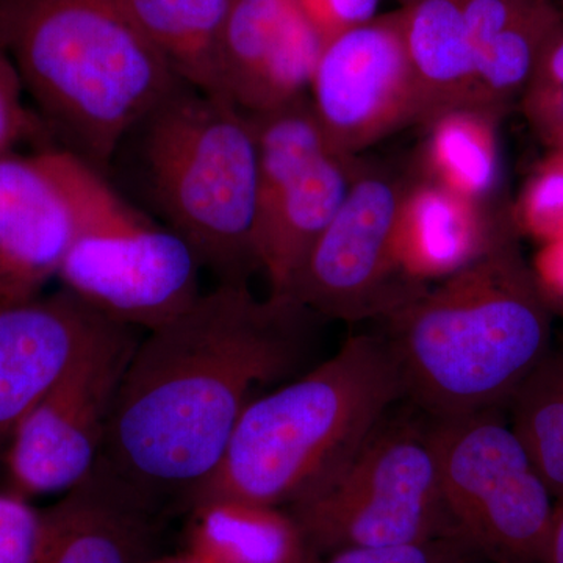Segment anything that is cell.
Returning a JSON list of instances; mask_svg holds the SVG:
<instances>
[{
	"label": "cell",
	"mask_w": 563,
	"mask_h": 563,
	"mask_svg": "<svg viewBox=\"0 0 563 563\" xmlns=\"http://www.w3.org/2000/svg\"><path fill=\"white\" fill-rule=\"evenodd\" d=\"M317 314L250 284H218L133 352L99 463L165 512H187L220 465L252 391L291 380Z\"/></svg>",
	"instance_id": "obj_1"
},
{
	"label": "cell",
	"mask_w": 563,
	"mask_h": 563,
	"mask_svg": "<svg viewBox=\"0 0 563 563\" xmlns=\"http://www.w3.org/2000/svg\"><path fill=\"white\" fill-rule=\"evenodd\" d=\"M551 310L515 239L383 318L406 399L432 420L499 409L551 351Z\"/></svg>",
	"instance_id": "obj_2"
},
{
	"label": "cell",
	"mask_w": 563,
	"mask_h": 563,
	"mask_svg": "<svg viewBox=\"0 0 563 563\" xmlns=\"http://www.w3.org/2000/svg\"><path fill=\"white\" fill-rule=\"evenodd\" d=\"M0 46L52 135L103 176L185 84L111 0H0Z\"/></svg>",
	"instance_id": "obj_3"
},
{
	"label": "cell",
	"mask_w": 563,
	"mask_h": 563,
	"mask_svg": "<svg viewBox=\"0 0 563 563\" xmlns=\"http://www.w3.org/2000/svg\"><path fill=\"white\" fill-rule=\"evenodd\" d=\"M401 399L406 388L387 340L351 336L328 361L252 399L188 510L222 499L285 509L350 462Z\"/></svg>",
	"instance_id": "obj_4"
},
{
	"label": "cell",
	"mask_w": 563,
	"mask_h": 563,
	"mask_svg": "<svg viewBox=\"0 0 563 563\" xmlns=\"http://www.w3.org/2000/svg\"><path fill=\"white\" fill-rule=\"evenodd\" d=\"M150 198L218 284H250L257 257L261 166L251 117L184 84L140 125Z\"/></svg>",
	"instance_id": "obj_5"
},
{
	"label": "cell",
	"mask_w": 563,
	"mask_h": 563,
	"mask_svg": "<svg viewBox=\"0 0 563 563\" xmlns=\"http://www.w3.org/2000/svg\"><path fill=\"white\" fill-rule=\"evenodd\" d=\"M285 509L318 558L462 536L444 501L428 418L415 415H387L350 462Z\"/></svg>",
	"instance_id": "obj_6"
},
{
	"label": "cell",
	"mask_w": 563,
	"mask_h": 563,
	"mask_svg": "<svg viewBox=\"0 0 563 563\" xmlns=\"http://www.w3.org/2000/svg\"><path fill=\"white\" fill-rule=\"evenodd\" d=\"M428 421L462 536L493 563H544L555 499L512 424L499 409Z\"/></svg>",
	"instance_id": "obj_7"
},
{
	"label": "cell",
	"mask_w": 563,
	"mask_h": 563,
	"mask_svg": "<svg viewBox=\"0 0 563 563\" xmlns=\"http://www.w3.org/2000/svg\"><path fill=\"white\" fill-rule=\"evenodd\" d=\"M417 176L398 163L362 161L285 296L322 320L380 321L429 288L407 276L399 255V221Z\"/></svg>",
	"instance_id": "obj_8"
},
{
	"label": "cell",
	"mask_w": 563,
	"mask_h": 563,
	"mask_svg": "<svg viewBox=\"0 0 563 563\" xmlns=\"http://www.w3.org/2000/svg\"><path fill=\"white\" fill-rule=\"evenodd\" d=\"M106 318L11 440L0 487L24 498L65 495L98 465L122 377L141 335Z\"/></svg>",
	"instance_id": "obj_9"
},
{
	"label": "cell",
	"mask_w": 563,
	"mask_h": 563,
	"mask_svg": "<svg viewBox=\"0 0 563 563\" xmlns=\"http://www.w3.org/2000/svg\"><path fill=\"white\" fill-rule=\"evenodd\" d=\"M190 244L114 195L77 235L57 279L102 317L151 332L202 295Z\"/></svg>",
	"instance_id": "obj_10"
},
{
	"label": "cell",
	"mask_w": 563,
	"mask_h": 563,
	"mask_svg": "<svg viewBox=\"0 0 563 563\" xmlns=\"http://www.w3.org/2000/svg\"><path fill=\"white\" fill-rule=\"evenodd\" d=\"M261 166L257 257L269 295L285 296L303 258L339 213L362 158L329 146L309 95L250 114Z\"/></svg>",
	"instance_id": "obj_11"
},
{
	"label": "cell",
	"mask_w": 563,
	"mask_h": 563,
	"mask_svg": "<svg viewBox=\"0 0 563 563\" xmlns=\"http://www.w3.org/2000/svg\"><path fill=\"white\" fill-rule=\"evenodd\" d=\"M114 190L66 150L0 154V302L43 295Z\"/></svg>",
	"instance_id": "obj_12"
},
{
	"label": "cell",
	"mask_w": 563,
	"mask_h": 563,
	"mask_svg": "<svg viewBox=\"0 0 563 563\" xmlns=\"http://www.w3.org/2000/svg\"><path fill=\"white\" fill-rule=\"evenodd\" d=\"M309 92L329 146L350 157L404 125L421 124L420 92L399 10L329 40Z\"/></svg>",
	"instance_id": "obj_13"
},
{
	"label": "cell",
	"mask_w": 563,
	"mask_h": 563,
	"mask_svg": "<svg viewBox=\"0 0 563 563\" xmlns=\"http://www.w3.org/2000/svg\"><path fill=\"white\" fill-rule=\"evenodd\" d=\"M324 44L295 0H232L218 52L221 98L261 114L307 96Z\"/></svg>",
	"instance_id": "obj_14"
},
{
	"label": "cell",
	"mask_w": 563,
	"mask_h": 563,
	"mask_svg": "<svg viewBox=\"0 0 563 563\" xmlns=\"http://www.w3.org/2000/svg\"><path fill=\"white\" fill-rule=\"evenodd\" d=\"M106 320L66 288L0 302V481L22 420Z\"/></svg>",
	"instance_id": "obj_15"
},
{
	"label": "cell",
	"mask_w": 563,
	"mask_h": 563,
	"mask_svg": "<svg viewBox=\"0 0 563 563\" xmlns=\"http://www.w3.org/2000/svg\"><path fill=\"white\" fill-rule=\"evenodd\" d=\"M165 510L98 462L79 485L43 509L33 563H141L155 554Z\"/></svg>",
	"instance_id": "obj_16"
},
{
	"label": "cell",
	"mask_w": 563,
	"mask_h": 563,
	"mask_svg": "<svg viewBox=\"0 0 563 563\" xmlns=\"http://www.w3.org/2000/svg\"><path fill=\"white\" fill-rule=\"evenodd\" d=\"M418 169V168H417ZM514 221L418 172L399 221L404 272L422 287L446 279L515 239Z\"/></svg>",
	"instance_id": "obj_17"
},
{
	"label": "cell",
	"mask_w": 563,
	"mask_h": 563,
	"mask_svg": "<svg viewBox=\"0 0 563 563\" xmlns=\"http://www.w3.org/2000/svg\"><path fill=\"white\" fill-rule=\"evenodd\" d=\"M472 46L477 101L499 113L525 92L562 13L542 0H459Z\"/></svg>",
	"instance_id": "obj_18"
},
{
	"label": "cell",
	"mask_w": 563,
	"mask_h": 563,
	"mask_svg": "<svg viewBox=\"0 0 563 563\" xmlns=\"http://www.w3.org/2000/svg\"><path fill=\"white\" fill-rule=\"evenodd\" d=\"M399 2L404 38L420 92L421 124L454 110H481L472 46L459 0Z\"/></svg>",
	"instance_id": "obj_19"
},
{
	"label": "cell",
	"mask_w": 563,
	"mask_h": 563,
	"mask_svg": "<svg viewBox=\"0 0 563 563\" xmlns=\"http://www.w3.org/2000/svg\"><path fill=\"white\" fill-rule=\"evenodd\" d=\"M184 553L203 563H317L301 526L284 507L209 501L188 510Z\"/></svg>",
	"instance_id": "obj_20"
},
{
	"label": "cell",
	"mask_w": 563,
	"mask_h": 563,
	"mask_svg": "<svg viewBox=\"0 0 563 563\" xmlns=\"http://www.w3.org/2000/svg\"><path fill=\"white\" fill-rule=\"evenodd\" d=\"M185 84L220 96L218 52L232 0H111Z\"/></svg>",
	"instance_id": "obj_21"
},
{
	"label": "cell",
	"mask_w": 563,
	"mask_h": 563,
	"mask_svg": "<svg viewBox=\"0 0 563 563\" xmlns=\"http://www.w3.org/2000/svg\"><path fill=\"white\" fill-rule=\"evenodd\" d=\"M498 117L481 110H454L429 122L421 176L476 201L490 202L498 187Z\"/></svg>",
	"instance_id": "obj_22"
},
{
	"label": "cell",
	"mask_w": 563,
	"mask_h": 563,
	"mask_svg": "<svg viewBox=\"0 0 563 563\" xmlns=\"http://www.w3.org/2000/svg\"><path fill=\"white\" fill-rule=\"evenodd\" d=\"M512 428L553 493L563 501V350H551L509 401Z\"/></svg>",
	"instance_id": "obj_23"
},
{
	"label": "cell",
	"mask_w": 563,
	"mask_h": 563,
	"mask_svg": "<svg viewBox=\"0 0 563 563\" xmlns=\"http://www.w3.org/2000/svg\"><path fill=\"white\" fill-rule=\"evenodd\" d=\"M514 222L540 242L563 239V151H553L533 173Z\"/></svg>",
	"instance_id": "obj_24"
},
{
	"label": "cell",
	"mask_w": 563,
	"mask_h": 563,
	"mask_svg": "<svg viewBox=\"0 0 563 563\" xmlns=\"http://www.w3.org/2000/svg\"><path fill=\"white\" fill-rule=\"evenodd\" d=\"M483 559L465 537L453 536L417 543L346 548L317 563H481Z\"/></svg>",
	"instance_id": "obj_25"
},
{
	"label": "cell",
	"mask_w": 563,
	"mask_h": 563,
	"mask_svg": "<svg viewBox=\"0 0 563 563\" xmlns=\"http://www.w3.org/2000/svg\"><path fill=\"white\" fill-rule=\"evenodd\" d=\"M24 85L10 55L0 46V154L52 133L24 102Z\"/></svg>",
	"instance_id": "obj_26"
},
{
	"label": "cell",
	"mask_w": 563,
	"mask_h": 563,
	"mask_svg": "<svg viewBox=\"0 0 563 563\" xmlns=\"http://www.w3.org/2000/svg\"><path fill=\"white\" fill-rule=\"evenodd\" d=\"M43 532V509L0 487V563H33Z\"/></svg>",
	"instance_id": "obj_27"
},
{
	"label": "cell",
	"mask_w": 563,
	"mask_h": 563,
	"mask_svg": "<svg viewBox=\"0 0 563 563\" xmlns=\"http://www.w3.org/2000/svg\"><path fill=\"white\" fill-rule=\"evenodd\" d=\"M328 43L347 29L376 18L379 0H295Z\"/></svg>",
	"instance_id": "obj_28"
},
{
	"label": "cell",
	"mask_w": 563,
	"mask_h": 563,
	"mask_svg": "<svg viewBox=\"0 0 563 563\" xmlns=\"http://www.w3.org/2000/svg\"><path fill=\"white\" fill-rule=\"evenodd\" d=\"M526 117L553 151H563V85H528Z\"/></svg>",
	"instance_id": "obj_29"
},
{
	"label": "cell",
	"mask_w": 563,
	"mask_h": 563,
	"mask_svg": "<svg viewBox=\"0 0 563 563\" xmlns=\"http://www.w3.org/2000/svg\"><path fill=\"white\" fill-rule=\"evenodd\" d=\"M532 272L551 310L563 313V239L544 243Z\"/></svg>",
	"instance_id": "obj_30"
},
{
	"label": "cell",
	"mask_w": 563,
	"mask_h": 563,
	"mask_svg": "<svg viewBox=\"0 0 563 563\" xmlns=\"http://www.w3.org/2000/svg\"><path fill=\"white\" fill-rule=\"evenodd\" d=\"M563 85V16L548 40L529 85Z\"/></svg>",
	"instance_id": "obj_31"
},
{
	"label": "cell",
	"mask_w": 563,
	"mask_h": 563,
	"mask_svg": "<svg viewBox=\"0 0 563 563\" xmlns=\"http://www.w3.org/2000/svg\"><path fill=\"white\" fill-rule=\"evenodd\" d=\"M544 563H563V501L555 503L554 520L548 539Z\"/></svg>",
	"instance_id": "obj_32"
},
{
	"label": "cell",
	"mask_w": 563,
	"mask_h": 563,
	"mask_svg": "<svg viewBox=\"0 0 563 563\" xmlns=\"http://www.w3.org/2000/svg\"><path fill=\"white\" fill-rule=\"evenodd\" d=\"M141 563H203L198 561V559L192 558V555L187 553H181L177 555H151L150 559Z\"/></svg>",
	"instance_id": "obj_33"
},
{
	"label": "cell",
	"mask_w": 563,
	"mask_h": 563,
	"mask_svg": "<svg viewBox=\"0 0 563 563\" xmlns=\"http://www.w3.org/2000/svg\"><path fill=\"white\" fill-rule=\"evenodd\" d=\"M554 5L558 7L559 11H561L563 16V0H554Z\"/></svg>",
	"instance_id": "obj_34"
},
{
	"label": "cell",
	"mask_w": 563,
	"mask_h": 563,
	"mask_svg": "<svg viewBox=\"0 0 563 563\" xmlns=\"http://www.w3.org/2000/svg\"><path fill=\"white\" fill-rule=\"evenodd\" d=\"M542 2H553L554 3V0H542Z\"/></svg>",
	"instance_id": "obj_35"
},
{
	"label": "cell",
	"mask_w": 563,
	"mask_h": 563,
	"mask_svg": "<svg viewBox=\"0 0 563 563\" xmlns=\"http://www.w3.org/2000/svg\"><path fill=\"white\" fill-rule=\"evenodd\" d=\"M563 314V313H562Z\"/></svg>",
	"instance_id": "obj_36"
}]
</instances>
